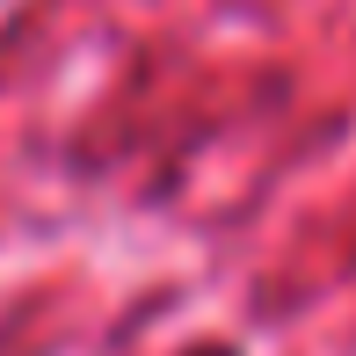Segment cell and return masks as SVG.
<instances>
[{
	"mask_svg": "<svg viewBox=\"0 0 356 356\" xmlns=\"http://www.w3.org/2000/svg\"><path fill=\"white\" fill-rule=\"evenodd\" d=\"M182 356H240V349H233V342H189Z\"/></svg>",
	"mask_w": 356,
	"mask_h": 356,
	"instance_id": "cell-1",
	"label": "cell"
}]
</instances>
